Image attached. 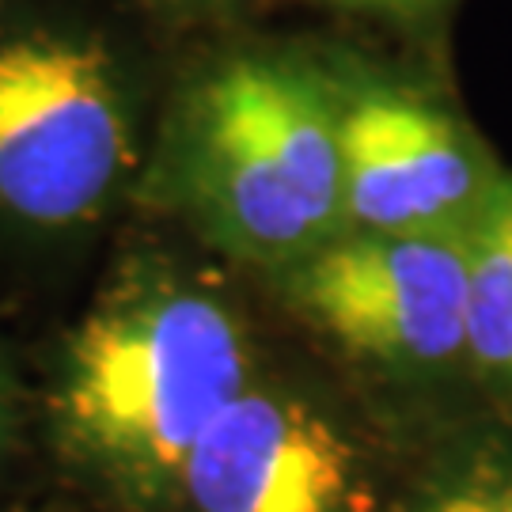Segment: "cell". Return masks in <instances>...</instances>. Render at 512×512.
<instances>
[{
  "instance_id": "cell-1",
  "label": "cell",
  "mask_w": 512,
  "mask_h": 512,
  "mask_svg": "<svg viewBox=\"0 0 512 512\" xmlns=\"http://www.w3.org/2000/svg\"><path fill=\"white\" fill-rule=\"evenodd\" d=\"M243 384L247 349L228 311L209 296L156 289L84 323L69 349L61 414L118 471L167 478Z\"/></svg>"
},
{
  "instance_id": "cell-2",
  "label": "cell",
  "mask_w": 512,
  "mask_h": 512,
  "mask_svg": "<svg viewBox=\"0 0 512 512\" xmlns=\"http://www.w3.org/2000/svg\"><path fill=\"white\" fill-rule=\"evenodd\" d=\"M194 179L239 251L304 258L346 220L338 99L300 65L239 57L194 107Z\"/></svg>"
},
{
  "instance_id": "cell-3",
  "label": "cell",
  "mask_w": 512,
  "mask_h": 512,
  "mask_svg": "<svg viewBox=\"0 0 512 512\" xmlns=\"http://www.w3.org/2000/svg\"><path fill=\"white\" fill-rule=\"evenodd\" d=\"M129 160L122 99L99 50L69 38L0 46V205L69 224L103 202Z\"/></svg>"
},
{
  "instance_id": "cell-4",
  "label": "cell",
  "mask_w": 512,
  "mask_h": 512,
  "mask_svg": "<svg viewBox=\"0 0 512 512\" xmlns=\"http://www.w3.org/2000/svg\"><path fill=\"white\" fill-rule=\"evenodd\" d=\"M300 311L346 349L399 368L467 353V232H353L300 258Z\"/></svg>"
},
{
  "instance_id": "cell-5",
  "label": "cell",
  "mask_w": 512,
  "mask_h": 512,
  "mask_svg": "<svg viewBox=\"0 0 512 512\" xmlns=\"http://www.w3.org/2000/svg\"><path fill=\"white\" fill-rule=\"evenodd\" d=\"M338 141L357 232L467 228L497 183L456 118L406 88L368 84L338 99Z\"/></svg>"
},
{
  "instance_id": "cell-6",
  "label": "cell",
  "mask_w": 512,
  "mask_h": 512,
  "mask_svg": "<svg viewBox=\"0 0 512 512\" xmlns=\"http://www.w3.org/2000/svg\"><path fill=\"white\" fill-rule=\"evenodd\" d=\"M183 490L198 512H365L349 440L319 410L243 391L190 448Z\"/></svg>"
},
{
  "instance_id": "cell-7",
  "label": "cell",
  "mask_w": 512,
  "mask_h": 512,
  "mask_svg": "<svg viewBox=\"0 0 512 512\" xmlns=\"http://www.w3.org/2000/svg\"><path fill=\"white\" fill-rule=\"evenodd\" d=\"M467 353L490 380L512 387V175L467 220Z\"/></svg>"
},
{
  "instance_id": "cell-8",
  "label": "cell",
  "mask_w": 512,
  "mask_h": 512,
  "mask_svg": "<svg viewBox=\"0 0 512 512\" xmlns=\"http://www.w3.org/2000/svg\"><path fill=\"white\" fill-rule=\"evenodd\" d=\"M406 512H512V459H478L425 490Z\"/></svg>"
},
{
  "instance_id": "cell-9",
  "label": "cell",
  "mask_w": 512,
  "mask_h": 512,
  "mask_svg": "<svg viewBox=\"0 0 512 512\" xmlns=\"http://www.w3.org/2000/svg\"><path fill=\"white\" fill-rule=\"evenodd\" d=\"M357 4H421V0H357Z\"/></svg>"
}]
</instances>
